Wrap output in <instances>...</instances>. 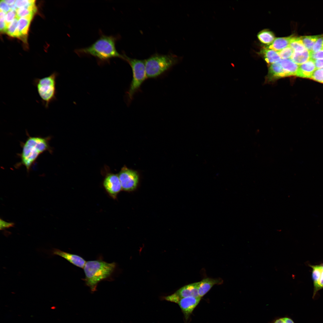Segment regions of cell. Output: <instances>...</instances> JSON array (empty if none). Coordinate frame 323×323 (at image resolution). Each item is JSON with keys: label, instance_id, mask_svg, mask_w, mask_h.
<instances>
[{"label": "cell", "instance_id": "34", "mask_svg": "<svg viewBox=\"0 0 323 323\" xmlns=\"http://www.w3.org/2000/svg\"><path fill=\"white\" fill-rule=\"evenodd\" d=\"M269 323H287L284 317H277L275 318Z\"/></svg>", "mask_w": 323, "mask_h": 323}, {"label": "cell", "instance_id": "35", "mask_svg": "<svg viewBox=\"0 0 323 323\" xmlns=\"http://www.w3.org/2000/svg\"><path fill=\"white\" fill-rule=\"evenodd\" d=\"M316 67L319 68L323 67V59L314 60Z\"/></svg>", "mask_w": 323, "mask_h": 323}, {"label": "cell", "instance_id": "4", "mask_svg": "<svg viewBox=\"0 0 323 323\" xmlns=\"http://www.w3.org/2000/svg\"><path fill=\"white\" fill-rule=\"evenodd\" d=\"M182 58L172 53L155 54L145 60L147 78L157 77L179 63Z\"/></svg>", "mask_w": 323, "mask_h": 323}, {"label": "cell", "instance_id": "23", "mask_svg": "<svg viewBox=\"0 0 323 323\" xmlns=\"http://www.w3.org/2000/svg\"><path fill=\"white\" fill-rule=\"evenodd\" d=\"M289 46L295 52H301L307 49L304 45L300 37H298L293 36L290 42Z\"/></svg>", "mask_w": 323, "mask_h": 323}, {"label": "cell", "instance_id": "17", "mask_svg": "<svg viewBox=\"0 0 323 323\" xmlns=\"http://www.w3.org/2000/svg\"><path fill=\"white\" fill-rule=\"evenodd\" d=\"M260 54L263 55L264 60L269 64L278 63L281 60L277 52L267 47L263 48L260 51Z\"/></svg>", "mask_w": 323, "mask_h": 323}, {"label": "cell", "instance_id": "26", "mask_svg": "<svg viewBox=\"0 0 323 323\" xmlns=\"http://www.w3.org/2000/svg\"><path fill=\"white\" fill-rule=\"evenodd\" d=\"M294 51L293 49L289 46L277 52L281 58L287 59L291 57Z\"/></svg>", "mask_w": 323, "mask_h": 323}, {"label": "cell", "instance_id": "29", "mask_svg": "<svg viewBox=\"0 0 323 323\" xmlns=\"http://www.w3.org/2000/svg\"><path fill=\"white\" fill-rule=\"evenodd\" d=\"M323 49V34L320 35L313 47L312 51L316 52Z\"/></svg>", "mask_w": 323, "mask_h": 323}, {"label": "cell", "instance_id": "7", "mask_svg": "<svg viewBox=\"0 0 323 323\" xmlns=\"http://www.w3.org/2000/svg\"><path fill=\"white\" fill-rule=\"evenodd\" d=\"M118 176L123 190L126 191H132L136 188L139 177L136 171L124 166L122 168Z\"/></svg>", "mask_w": 323, "mask_h": 323}, {"label": "cell", "instance_id": "19", "mask_svg": "<svg viewBox=\"0 0 323 323\" xmlns=\"http://www.w3.org/2000/svg\"><path fill=\"white\" fill-rule=\"evenodd\" d=\"M291 58L295 63L301 65L310 59V52L307 49L301 52L294 51Z\"/></svg>", "mask_w": 323, "mask_h": 323}, {"label": "cell", "instance_id": "37", "mask_svg": "<svg viewBox=\"0 0 323 323\" xmlns=\"http://www.w3.org/2000/svg\"><path fill=\"white\" fill-rule=\"evenodd\" d=\"M284 317L287 323H294L292 319L287 316H284Z\"/></svg>", "mask_w": 323, "mask_h": 323}, {"label": "cell", "instance_id": "24", "mask_svg": "<svg viewBox=\"0 0 323 323\" xmlns=\"http://www.w3.org/2000/svg\"><path fill=\"white\" fill-rule=\"evenodd\" d=\"M320 35L313 36H301L303 44L306 48L309 51H312L313 45Z\"/></svg>", "mask_w": 323, "mask_h": 323}, {"label": "cell", "instance_id": "31", "mask_svg": "<svg viewBox=\"0 0 323 323\" xmlns=\"http://www.w3.org/2000/svg\"><path fill=\"white\" fill-rule=\"evenodd\" d=\"M0 230H3L6 228L14 227L15 223L13 222H7L0 219Z\"/></svg>", "mask_w": 323, "mask_h": 323}, {"label": "cell", "instance_id": "8", "mask_svg": "<svg viewBox=\"0 0 323 323\" xmlns=\"http://www.w3.org/2000/svg\"><path fill=\"white\" fill-rule=\"evenodd\" d=\"M198 284V282H197L184 286L174 293L164 297V299L167 301L178 303L183 298L189 297H199Z\"/></svg>", "mask_w": 323, "mask_h": 323}, {"label": "cell", "instance_id": "5", "mask_svg": "<svg viewBox=\"0 0 323 323\" xmlns=\"http://www.w3.org/2000/svg\"><path fill=\"white\" fill-rule=\"evenodd\" d=\"M59 74L55 71L42 78H35L33 84L36 87L41 101L47 109L51 103L57 100L56 80Z\"/></svg>", "mask_w": 323, "mask_h": 323}, {"label": "cell", "instance_id": "3", "mask_svg": "<svg viewBox=\"0 0 323 323\" xmlns=\"http://www.w3.org/2000/svg\"><path fill=\"white\" fill-rule=\"evenodd\" d=\"M115 262L108 263L101 260L86 261L83 268L86 285L92 291H96L98 283L109 277L116 267Z\"/></svg>", "mask_w": 323, "mask_h": 323}, {"label": "cell", "instance_id": "21", "mask_svg": "<svg viewBox=\"0 0 323 323\" xmlns=\"http://www.w3.org/2000/svg\"><path fill=\"white\" fill-rule=\"evenodd\" d=\"M258 37L261 43L267 45L271 44L275 38L273 33L266 30L260 32L258 35Z\"/></svg>", "mask_w": 323, "mask_h": 323}, {"label": "cell", "instance_id": "2", "mask_svg": "<svg viewBox=\"0 0 323 323\" xmlns=\"http://www.w3.org/2000/svg\"><path fill=\"white\" fill-rule=\"evenodd\" d=\"M50 139V136H28L22 144V152L19 154L21 161L16 165V167L23 165L28 172L40 154L46 151L52 153V148L49 143Z\"/></svg>", "mask_w": 323, "mask_h": 323}, {"label": "cell", "instance_id": "27", "mask_svg": "<svg viewBox=\"0 0 323 323\" xmlns=\"http://www.w3.org/2000/svg\"><path fill=\"white\" fill-rule=\"evenodd\" d=\"M311 79L318 82L323 83V69H317L315 70L312 74Z\"/></svg>", "mask_w": 323, "mask_h": 323}, {"label": "cell", "instance_id": "9", "mask_svg": "<svg viewBox=\"0 0 323 323\" xmlns=\"http://www.w3.org/2000/svg\"><path fill=\"white\" fill-rule=\"evenodd\" d=\"M103 186L108 193L113 198H115L122 189L118 175L110 173L106 177Z\"/></svg>", "mask_w": 323, "mask_h": 323}, {"label": "cell", "instance_id": "11", "mask_svg": "<svg viewBox=\"0 0 323 323\" xmlns=\"http://www.w3.org/2000/svg\"><path fill=\"white\" fill-rule=\"evenodd\" d=\"M52 254L53 255L61 256L75 266L82 268H83L86 262L79 255L66 252L58 249H54L52 251Z\"/></svg>", "mask_w": 323, "mask_h": 323}, {"label": "cell", "instance_id": "10", "mask_svg": "<svg viewBox=\"0 0 323 323\" xmlns=\"http://www.w3.org/2000/svg\"><path fill=\"white\" fill-rule=\"evenodd\" d=\"M201 297H189L181 299L178 303L185 318L187 319L199 303Z\"/></svg>", "mask_w": 323, "mask_h": 323}, {"label": "cell", "instance_id": "12", "mask_svg": "<svg viewBox=\"0 0 323 323\" xmlns=\"http://www.w3.org/2000/svg\"><path fill=\"white\" fill-rule=\"evenodd\" d=\"M223 282L221 278H206L198 282V292L199 296L202 297L204 296L216 284H220Z\"/></svg>", "mask_w": 323, "mask_h": 323}, {"label": "cell", "instance_id": "1", "mask_svg": "<svg viewBox=\"0 0 323 323\" xmlns=\"http://www.w3.org/2000/svg\"><path fill=\"white\" fill-rule=\"evenodd\" d=\"M118 38L117 36H108L100 33L99 38L91 45L76 49L74 52L79 56H93L100 64L108 62L114 58L124 60L123 54H119L116 48V43Z\"/></svg>", "mask_w": 323, "mask_h": 323}, {"label": "cell", "instance_id": "20", "mask_svg": "<svg viewBox=\"0 0 323 323\" xmlns=\"http://www.w3.org/2000/svg\"><path fill=\"white\" fill-rule=\"evenodd\" d=\"M312 268V278L313 281L314 291L313 296L318 291L319 282L322 269V265L311 266Z\"/></svg>", "mask_w": 323, "mask_h": 323}, {"label": "cell", "instance_id": "28", "mask_svg": "<svg viewBox=\"0 0 323 323\" xmlns=\"http://www.w3.org/2000/svg\"><path fill=\"white\" fill-rule=\"evenodd\" d=\"M35 0H16L15 4L19 9L22 7H26L35 4Z\"/></svg>", "mask_w": 323, "mask_h": 323}, {"label": "cell", "instance_id": "30", "mask_svg": "<svg viewBox=\"0 0 323 323\" xmlns=\"http://www.w3.org/2000/svg\"><path fill=\"white\" fill-rule=\"evenodd\" d=\"M16 11L10 10L7 13L5 16V22L7 27L8 25L16 17Z\"/></svg>", "mask_w": 323, "mask_h": 323}, {"label": "cell", "instance_id": "6", "mask_svg": "<svg viewBox=\"0 0 323 323\" xmlns=\"http://www.w3.org/2000/svg\"><path fill=\"white\" fill-rule=\"evenodd\" d=\"M124 60L130 66L132 71V79L129 88L127 92L128 103L132 100L135 94L139 90L141 85L147 78L145 69V60L131 58L124 53Z\"/></svg>", "mask_w": 323, "mask_h": 323}, {"label": "cell", "instance_id": "22", "mask_svg": "<svg viewBox=\"0 0 323 323\" xmlns=\"http://www.w3.org/2000/svg\"><path fill=\"white\" fill-rule=\"evenodd\" d=\"M35 4L29 6L18 9L16 11L17 17L19 18L30 15H34L36 12Z\"/></svg>", "mask_w": 323, "mask_h": 323}, {"label": "cell", "instance_id": "13", "mask_svg": "<svg viewBox=\"0 0 323 323\" xmlns=\"http://www.w3.org/2000/svg\"><path fill=\"white\" fill-rule=\"evenodd\" d=\"M316 67L314 60L310 59L299 66L296 76L303 78H310Z\"/></svg>", "mask_w": 323, "mask_h": 323}, {"label": "cell", "instance_id": "38", "mask_svg": "<svg viewBox=\"0 0 323 323\" xmlns=\"http://www.w3.org/2000/svg\"><path fill=\"white\" fill-rule=\"evenodd\" d=\"M4 1L10 6L12 5L15 4L16 0H5Z\"/></svg>", "mask_w": 323, "mask_h": 323}, {"label": "cell", "instance_id": "25", "mask_svg": "<svg viewBox=\"0 0 323 323\" xmlns=\"http://www.w3.org/2000/svg\"><path fill=\"white\" fill-rule=\"evenodd\" d=\"M19 19L16 16L7 26L6 32L10 36L18 38L17 26Z\"/></svg>", "mask_w": 323, "mask_h": 323}, {"label": "cell", "instance_id": "32", "mask_svg": "<svg viewBox=\"0 0 323 323\" xmlns=\"http://www.w3.org/2000/svg\"><path fill=\"white\" fill-rule=\"evenodd\" d=\"M321 59H323V49L316 52H310V59L314 60Z\"/></svg>", "mask_w": 323, "mask_h": 323}, {"label": "cell", "instance_id": "36", "mask_svg": "<svg viewBox=\"0 0 323 323\" xmlns=\"http://www.w3.org/2000/svg\"><path fill=\"white\" fill-rule=\"evenodd\" d=\"M322 269L320 278L319 282L318 290L322 288H323V266L322 265Z\"/></svg>", "mask_w": 323, "mask_h": 323}, {"label": "cell", "instance_id": "18", "mask_svg": "<svg viewBox=\"0 0 323 323\" xmlns=\"http://www.w3.org/2000/svg\"><path fill=\"white\" fill-rule=\"evenodd\" d=\"M270 78L277 79L287 77L286 74L279 62L272 64L269 69Z\"/></svg>", "mask_w": 323, "mask_h": 323}, {"label": "cell", "instance_id": "16", "mask_svg": "<svg viewBox=\"0 0 323 323\" xmlns=\"http://www.w3.org/2000/svg\"><path fill=\"white\" fill-rule=\"evenodd\" d=\"M294 36L277 38L267 48L276 51H280L289 46L290 42Z\"/></svg>", "mask_w": 323, "mask_h": 323}, {"label": "cell", "instance_id": "39", "mask_svg": "<svg viewBox=\"0 0 323 323\" xmlns=\"http://www.w3.org/2000/svg\"><path fill=\"white\" fill-rule=\"evenodd\" d=\"M322 266H323V265H322Z\"/></svg>", "mask_w": 323, "mask_h": 323}, {"label": "cell", "instance_id": "14", "mask_svg": "<svg viewBox=\"0 0 323 323\" xmlns=\"http://www.w3.org/2000/svg\"><path fill=\"white\" fill-rule=\"evenodd\" d=\"M33 16L30 15L19 18L17 26L18 38L23 39L25 40V39H26L30 23Z\"/></svg>", "mask_w": 323, "mask_h": 323}, {"label": "cell", "instance_id": "33", "mask_svg": "<svg viewBox=\"0 0 323 323\" xmlns=\"http://www.w3.org/2000/svg\"><path fill=\"white\" fill-rule=\"evenodd\" d=\"M0 11L7 13L11 10L10 6L4 0H1L0 3Z\"/></svg>", "mask_w": 323, "mask_h": 323}, {"label": "cell", "instance_id": "15", "mask_svg": "<svg viewBox=\"0 0 323 323\" xmlns=\"http://www.w3.org/2000/svg\"><path fill=\"white\" fill-rule=\"evenodd\" d=\"M285 71L287 77L296 75L299 66L290 59H283L279 62Z\"/></svg>", "mask_w": 323, "mask_h": 323}]
</instances>
